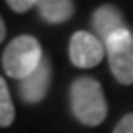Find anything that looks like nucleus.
<instances>
[{
    "label": "nucleus",
    "instance_id": "obj_1",
    "mask_svg": "<svg viewBox=\"0 0 133 133\" xmlns=\"http://www.w3.org/2000/svg\"><path fill=\"white\" fill-rule=\"evenodd\" d=\"M71 112L85 126H99L107 118V100L100 83L90 76H79L69 87Z\"/></svg>",
    "mask_w": 133,
    "mask_h": 133
},
{
    "label": "nucleus",
    "instance_id": "obj_2",
    "mask_svg": "<svg viewBox=\"0 0 133 133\" xmlns=\"http://www.w3.org/2000/svg\"><path fill=\"white\" fill-rule=\"evenodd\" d=\"M43 57L38 40L31 35H21L7 43L2 54V66L7 76L21 81L38 68Z\"/></svg>",
    "mask_w": 133,
    "mask_h": 133
},
{
    "label": "nucleus",
    "instance_id": "obj_3",
    "mask_svg": "<svg viewBox=\"0 0 133 133\" xmlns=\"http://www.w3.org/2000/svg\"><path fill=\"white\" fill-rule=\"evenodd\" d=\"M105 55L114 78L121 85L133 83V33L130 28L116 31L105 42Z\"/></svg>",
    "mask_w": 133,
    "mask_h": 133
},
{
    "label": "nucleus",
    "instance_id": "obj_4",
    "mask_svg": "<svg viewBox=\"0 0 133 133\" xmlns=\"http://www.w3.org/2000/svg\"><path fill=\"white\" fill-rule=\"evenodd\" d=\"M105 55V45L95 33L76 31L69 40V61L79 69H90L100 64Z\"/></svg>",
    "mask_w": 133,
    "mask_h": 133
},
{
    "label": "nucleus",
    "instance_id": "obj_5",
    "mask_svg": "<svg viewBox=\"0 0 133 133\" xmlns=\"http://www.w3.org/2000/svg\"><path fill=\"white\" fill-rule=\"evenodd\" d=\"M50 83H52V62L45 55L38 68L28 78L19 81L21 100L26 104H40L49 94Z\"/></svg>",
    "mask_w": 133,
    "mask_h": 133
},
{
    "label": "nucleus",
    "instance_id": "obj_6",
    "mask_svg": "<svg viewBox=\"0 0 133 133\" xmlns=\"http://www.w3.org/2000/svg\"><path fill=\"white\" fill-rule=\"evenodd\" d=\"M92 26H94L95 35L102 42H105L116 31L128 28L121 10L112 4H104L99 9H95L94 16H92Z\"/></svg>",
    "mask_w": 133,
    "mask_h": 133
},
{
    "label": "nucleus",
    "instance_id": "obj_7",
    "mask_svg": "<svg viewBox=\"0 0 133 133\" xmlns=\"http://www.w3.org/2000/svg\"><path fill=\"white\" fill-rule=\"evenodd\" d=\"M40 17L49 24H62L74 16L73 0H36Z\"/></svg>",
    "mask_w": 133,
    "mask_h": 133
},
{
    "label": "nucleus",
    "instance_id": "obj_8",
    "mask_svg": "<svg viewBox=\"0 0 133 133\" xmlns=\"http://www.w3.org/2000/svg\"><path fill=\"white\" fill-rule=\"evenodd\" d=\"M16 118V109L14 102L10 97L9 87L4 81V78L0 76V128H7L14 123Z\"/></svg>",
    "mask_w": 133,
    "mask_h": 133
},
{
    "label": "nucleus",
    "instance_id": "obj_9",
    "mask_svg": "<svg viewBox=\"0 0 133 133\" xmlns=\"http://www.w3.org/2000/svg\"><path fill=\"white\" fill-rule=\"evenodd\" d=\"M5 2H7V5H9L14 12H17V14H24V12H28L33 5H36V0H5Z\"/></svg>",
    "mask_w": 133,
    "mask_h": 133
},
{
    "label": "nucleus",
    "instance_id": "obj_10",
    "mask_svg": "<svg viewBox=\"0 0 133 133\" xmlns=\"http://www.w3.org/2000/svg\"><path fill=\"white\" fill-rule=\"evenodd\" d=\"M112 133H133V112L124 114L123 118L119 119V123L116 124Z\"/></svg>",
    "mask_w": 133,
    "mask_h": 133
},
{
    "label": "nucleus",
    "instance_id": "obj_11",
    "mask_svg": "<svg viewBox=\"0 0 133 133\" xmlns=\"http://www.w3.org/2000/svg\"><path fill=\"white\" fill-rule=\"evenodd\" d=\"M5 35H7V28H5L4 17L0 16V45H2V42H4V40H5Z\"/></svg>",
    "mask_w": 133,
    "mask_h": 133
}]
</instances>
